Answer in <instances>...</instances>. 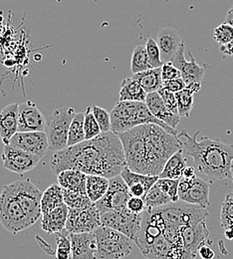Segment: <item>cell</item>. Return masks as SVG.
<instances>
[{
	"instance_id": "cell-29",
	"label": "cell",
	"mask_w": 233,
	"mask_h": 259,
	"mask_svg": "<svg viewBox=\"0 0 233 259\" xmlns=\"http://www.w3.org/2000/svg\"><path fill=\"white\" fill-rule=\"evenodd\" d=\"M148 93L133 77L124 79L122 82L119 100L132 102H146Z\"/></svg>"
},
{
	"instance_id": "cell-16",
	"label": "cell",
	"mask_w": 233,
	"mask_h": 259,
	"mask_svg": "<svg viewBox=\"0 0 233 259\" xmlns=\"http://www.w3.org/2000/svg\"><path fill=\"white\" fill-rule=\"evenodd\" d=\"M9 145L43 158L49 150L45 132H17L10 140Z\"/></svg>"
},
{
	"instance_id": "cell-4",
	"label": "cell",
	"mask_w": 233,
	"mask_h": 259,
	"mask_svg": "<svg viewBox=\"0 0 233 259\" xmlns=\"http://www.w3.org/2000/svg\"><path fill=\"white\" fill-rule=\"evenodd\" d=\"M111 121L112 131L116 134L133 129L141 125L156 124L169 134L178 135L176 129L171 128L165 122L156 118L148 108L146 102L119 101L111 111Z\"/></svg>"
},
{
	"instance_id": "cell-30",
	"label": "cell",
	"mask_w": 233,
	"mask_h": 259,
	"mask_svg": "<svg viewBox=\"0 0 233 259\" xmlns=\"http://www.w3.org/2000/svg\"><path fill=\"white\" fill-rule=\"evenodd\" d=\"M109 186L110 179L98 175H87L86 193L92 202L99 201L107 193Z\"/></svg>"
},
{
	"instance_id": "cell-1",
	"label": "cell",
	"mask_w": 233,
	"mask_h": 259,
	"mask_svg": "<svg viewBox=\"0 0 233 259\" xmlns=\"http://www.w3.org/2000/svg\"><path fill=\"white\" fill-rule=\"evenodd\" d=\"M49 165L55 175L72 168L112 179L121 175L127 162L119 135L111 131L54 153Z\"/></svg>"
},
{
	"instance_id": "cell-45",
	"label": "cell",
	"mask_w": 233,
	"mask_h": 259,
	"mask_svg": "<svg viewBox=\"0 0 233 259\" xmlns=\"http://www.w3.org/2000/svg\"><path fill=\"white\" fill-rule=\"evenodd\" d=\"M162 68V79L163 81L181 78V72L171 62L164 63Z\"/></svg>"
},
{
	"instance_id": "cell-15",
	"label": "cell",
	"mask_w": 233,
	"mask_h": 259,
	"mask_svg": "<svg viewBox=\"0 0 233 259\" xmlns=\"http://www.w3.org/2000/svg\"><path fill=\"white\" fill-rule=\"evenodd\" d=\"M41 159L42 158L38 156L12 147L9 144L4 145L1 155L3 166L6 169L19 175L32 170Z\"/></svg>"
},
{
	"instance_id": "cell-37",
	"label": "cell",
	"mask_w": 233,
	"mask_h": 259,
	"mask_svg": "<svg viewBox=\"0 0 233 259\" xmlns=\"http://www.w3.org/2000/svg\"><path fill=\"white\" fill-rule=\"evenodd\" d=\"M63 196L64 202L69 208H84L94 203L87 194L74 192L66 189H63Z\"/></svg>"
},
{
	"instance_id": "cell-23",
	"label": "cell",
	"mask_w": 233,
	"mask_h": 259,
	"mask_svg": "<svg viewBox=\"0 0 233 259\" xmlns=\"http://www.w3.org/2000/svg\"><path fill=\"white\" fill-rule=\"evenodd\" d=\"M18 107L19 104L12 103L0 112V139L4 145L9 144L11 138L18 132Z\"/></svg>"
},
{
	"instance_id": "cell-38",
	"label": "cell",
	"mask_w": 233,
	"mask_h": 259,
	"mask_svg": "<svg viewBox=\"0 0 233 259\" xmlns=\"http://www.w3.org/2000/svg\"><path fill=\"white\" fill-rule=\"evenodd\" d=\"M220 225L223 230L233 231V192L225 196L220 211Z\"/></svg>"
},
{
	"instance_id": "cell-40",
	"label": "cell",
	"mask_w": 233,
	"mask_h": 259,
	"mask_svg": "<svg viewBox=\"0 0 233 259\" xmlns=\"http://www.w3.org/2000/svg\"><path fill=\"white\" fill-rule=\"evenodd\" d=\"M146 49L151 68H161L164 65V62L162 60L161 50L158 45V42L152 37L149 38L146 43Z\"/></svg>"
},
{
	"instance_id": "cell-36",
	"label": "cell",
	"mask_w": 233,
	"mask_h": 259,
	"mask_svg": "<svg viewBox=\"0 0 233 259\" xmlns=\"http://www.w3.org/2000/svg\"><path fill=\"white\" fill-rule=\"evenodd\" d=\"M152 69L149 63V57L146 49V45H138L133 51L131 60V71L133 74L147 71Z\"/></svg>"
},
{
	"instance_id": "cell-10",
	"label": "cell",
	"mask_w": 233,
	"mask_h": 259,
	"mask_svg": "<svg viewBox=\"0 0 233 259\" xmlns=\"http://www.w3.org/2000/svg\"><path fill=\"white\" fill-rule=\"evenodd\" d=\"M7 187L18 200L33 226L42 217L41 198L43 193L29 180L15 181L7 185Z\"/></svg>"
},
{
	"instance_id": "cell-48",
	"label": "cell",
	"mask_w": 233,
	"mask_h": 259,
	"mask_svg": "<svg viewBox=\"0 0 233 259\" xmlns=\"http://www.w3.org/2000/svg\"><path fill=\"white\" fill-rule=\"evenodd\" d=\"M198 254L202 259H213L215 257V253H214L213 249L206 242L200 245Z\"/></svg>"
},
{
	"instance_id": "cell-28",
	"label": "cell",
	"mask_w": 233,
	"mask_h": 259,
	"mask_svg": "<svg viewBox=\"0 0 233 259\" xmlns=\"http://www.w3.org/2000/svg\"><path fill=\"white\" fill-rule=\"evenodd\" d=\"M185 167H187V160L183 156V149H180L168 159L162 172L159 175V178L179 180L182 177V174Z\"/></svg>"
},
{
	"instance_id": "cell-41",
	"label": "cell",
	"mask_w": 233,
	"mask_h": 259,
	"mask_svg": "<svg viewBox=\"0 0 233 259\" xmlns=\"http://www.w3.org/2000/svg\"><path fill=\"white\" fill-rule=\"evenodd\" d=\"M213 39L220 46L225 45L233 40V26L227 22L218 25L213 31Z\"/></svg>"
},
{
	"instance_id": "cell-26",
	"label": "cell",
	"mask_w": 233,
	"mask_h": 259,
	"mask_svg": "<svg viewBox=\"0 0 233 259\" xmlns=\"http://www.w3.org/2000/svg\"><path fill=\"white\" fill-rule=\"evenodd\" d=\"M57 181L63 189L87 194V175L81 170L72 168L64 169L57 175Z\"/></svg>"
},
{
	"instance_id": "cell-46",
	"label": "cell",
	"mask_w": 233,
	"mask_h": 259,
	"mask_svg": "<svg viewBox=\"0 0 233 259\" xmlns=\"http://www.w3.org/2000/svg\"><path fill=\"white\" fill-rule=\"evenodd\" d=\"M163 87H165L167 90L172 92V93H177V92L183 90L187 87V84L182 78H177V79L164 81Z\"/></svg>"
},
{
	"instance_id": "cell-13",
	"label": "cell",
	"mask_w": 233,
	"mask_h": 259,
	"mask_svg": "<svg viewBox=\"0 0 233 259\" xmlns=\"http://www.w3.org/2000/svg\"><path fill=\"white\" fill-rule=\"evenodd\" d=\"M101 226V213L96 203L84 208H69L66 229L70 233L94 232Z\"/></svg>"
},
{
	"instance_id": "cell-31",
	"label": "cell",
	"mask_w": 233,
	"mask_h": 259,
	"mask_svg": "<svg viewBox=\"0 0 233 259\" xmlns=\"http://www.w3.org/2000/svg\"><path fill=\"white\" fill-rule=\"evenodd\" d=\"M63 203H65L64 196H63V188L59 184H53L42 194V198H41L42 213L48 212Z\"/></svg>"
},
{
	"instance_id": "cell-25",
	"label": "cell",
	"mask_w": 233,
	"mask_h": 259,
	"mask_svg": "<svg viewBox=\"0 0 233 259\" xmlns=\"http://www.w3.org/2000/svg\"><path fill=\"white\" fill-rule=\"evenodd\" d=\"M69 207L65 203L55 207L48 212L42 213L41 228L49 234H55L64 230L66 228Z\"/></svg>"
},
{
	"instance_id": "cell-9",
	"label": "cell",
	"mask_w": 233,
	"mask_h": 259,
	"mask_svg": "<svg viewBox=\"0 0 233 259\" xmlns=\"http://www.w3.org/2000/svg\"><path fill=\"white\" fill-rule=\"evenodd\" d=\"M118 135L124 147L127 166L133 171L146 175L147 162L144 125L120 133Z\"/></svg>"
},
{
	"instance_id": "cell-14",
	"label": "cell",
	"mask_w": 233,
	"mask_h": 259,
	"mask_svg": "<svg viewBox=\"0 0 233 259\" xmlns=\"http://www.w3.org/2000/svg\"><path fill=\"white\" fill-rule=\"evenodd\" d=\"M209 187V182L200 179L198 176L194 179L181 177L178 184L179 200L206 209L210 205Z\"/></svg>"
},
{
	"instance_id": "cell-39",
	"label": "cell",
	"mask_w": 233,
	"mask_h": 259,
	"mask_svg": "<svg viewBox=\"0 0 233 259\" xmlns=\"http://www.w3.org/2000/svg\"><path fill=\"white\" fill-rule=\"evenodd\" d=\"M84 129L86 134V140H92L102 134L100 126L93 114V110L91 107H88L85 112Z\"/></svg>"
},
{
	"instance_id": "cell-5",
	"label": "cell",
	"mask_w": 233,
	"mask_h": 259,
	"mask_svg": "<svg viewBox=\"0 0 233 259\" xmlns=\"http://www.w3.org/2000/svg\"><path fill=\"white\" fill-rule=\"evenodd\" d=\"M98 245V258L122 259L131 254L133 240L124 233L101 226L95 231Z\"/></svg>"
},
{
	"instance_id": "cell-17",
	"label": "cell",
	"mask_w": 233,
	"mask_h": 259,
	"mask_svg": "<svg viewBox=\"0 0 233 259\" xmlns=\"http://www.w3.org/2000/svg\"><path fill=\"white\" fill-rule=\"evenodd\" d=\"M184 51L185 44L182 43V45L176 52L174 58L172 59L171 63L181 72V78L183 79L187 85L191 83H201L205 75V72L209 68V66L207 64L200 66L197 62L192 52H189L191 56V61H188L184 56Z\"/></svg>"
},
{
	"instance_id": "cell-53",
	"label": "cell",
	"mask_w": 233,
	"mask_h": 259,
	"mask_svg": "<svg viewBox=\"0 0 233 259\" xmlns=\"http://www.w3.org/2000/svg\"><path fill=\"white\" fill-rule=\"evenodd\" d=\"M224 235L228 240H232L233 239V231L232 230H224Z\"/></svg>"
},
{
	"instance_id": "cell-19",
	"label": "cell",
	"mask_w": 233,
	"mask_h": 259,
	"mask_svg": "<svg viewBox=\"0 0 233 259\" xmlns=\"http://www.w3.org/2000/svg\"><path fill=\"white\" fill-rule=\"evenodd\" d=\"M71 259H98V245L94 232L71 233Z\"/></svg>"
},
{
	"instance_id": "cell-49",
	"label": "cell",
	"mask_w": 233,
	"mask_h": 259,
	"mask_svg": "<svg viewBox=\"0 0 233 259\" xmlns=\"http://www.w3.org/2000/svg\"><path fill=\"white\" fill-rule=\"evenodd\" d=\"M220 52L223 55L226 56H232L233 57V40L225 45L220 46Z\"/></svg>"
},
{
	"instance_id": "cell-35",
	"label": "cell",
	"mask_w": 233,
	"mask_h": 259,
	"mask_svg": "<svg viewBox=\"0 0 233 259\" xmlns=\"http://www.w3.org/2000/svg\"><path fill=\"white\" fill-rule=\"evenodd\" d=\"M56 236V251L55 259H71L72 257V243L71 233L66 228L60 232L55 233Z\"/></svg>"
},
{
	"instance_id": "cell-3",
	"label": "cell",
	"mask_w": 233,
	"mask_h": 259,
	"mask_svg": "<svg viewBox=\"0 0 233 259\" xmlns=\"http://www.w3.org/2000/svg\"><path fill=\"white\" fill-rule=\"evenodd\" d=\"M147 171L146 175L159 176L168 159L180 149L183 144L178 136L169 134L156 124L144 125Z\"/></svg>"
},
{
	"instance_id": "cell-34",
	"label": "cell",
	"mask_w": 233,
	"mask_h": 259,
	"mask_svg": "<svg viewBox=\"0 0 233 259\" xmlns=\"http://www.w3.org/2000/svg\"><path fill=\"white\" fill-rule=\"evenodd\" d=\"M195 92L189 88H184L183 90L175 93L176 100H177V107H178V115L180 118H189L195 102Z\"/></svg>"
},
{
	"instance_id": "cell-12",
	"label": "cell",
	"mask_w": 233,
	"mask_h": 259,
	"mask_svg": "<svg viewBox=\"0 0 233 259\" xmlns=\"http://www.w3.org/2000/svg\"><path fill=\"white\" fill-rule=\"evenodd\" d=\"M133 196L129 187L124 179L120 176L110 179V186L106 194L96 202V206L101 214L112 211L120 210L127 206L129 199Z\"/></svg>"
},
{
	"instance_id": "cell-42",
	"label": "cell",
	"mask_w": 233,
	"mask_h": 259,
	"mask_svg": "<svg viewBox=\"0 0 233 259\" xmlns=\"http://www.w3.org/2000/svg\"><path fill=\"white\" fill-rule=\"evenodd\" d=\"M163 192L170 197L172 202H176L179 200L178 195V184L179 180H170V179H160L156 183Z\"/></svg>"
},
{
	"instance_id": "cell-27",
	"label": "cell",
	"mask_w": 233,
	"mask_h": 259,
	"mask_svg": "<svg viewBox=\"0 0 233 259\" xmlns=\"http://www.w3.org/2000/svg\"><path fill=\"white\" fill-rule=\"evenodd\" d=\"M132 77L141 84L148 94L158 92L163 87L164 81L162 79V68H152L144 72L133 74Z\"/></svg>"
},
{
	"instance_id": "cell-33",
	"label": "cell",
	"mask_w": 233,
	"mask_h": 259,
	"mask_svg": "<svg viewBox=\"0 0 233 259\" xmlns=\"http://www.w3.org/2000/svg\"><path fill=\"white\" fill-rule=\"evenodd\" d=\"M144 200L146 203V208H157L172 202L170 197L163 192L157 184H155L144 196Z\"/></svg>"
},
{
	"instance_id": "cell-52",
	"label": "cell",
	"mask_w": 233,
	"mask_h": 259,
	"mask_svg": "<svg viewBox=\"0 0 233 259\" xmlns=\"http://www.w3.org/2000/svg\"><path fill=\"white\" fill-rule=\"evenodd\" d=\"M225 22L231 24L233 26V6L227 11L226 16H225Z\"/></svg>"
},
{
	"instance_id": "cell-51",
	"label": "cell",
	"mask_w": 233,
	"mask_h": 259,
	"mask_svg": "<svg viewBox=\"0 0 233 259\" xmlns=\"http://www.w3.org/2000/svg\"><path fill=\"white\" fill-rule=\"evenodd\" d=\"M187 88L191 89L195 93H198V92H200V89H201V83H191V84L187 85Z\"/></svg>"
},
{
	"instance_id": "cell-44",
	"label": "cell",
	"mask_w": 233,
	"mask_h": 259,
	"mask_svg": "<svg viewBox=\"0 0 233 259\" xmlns=\"http://www.w3.org/2000/svg\"><path fill=\"white\" fill-rule=\"evenodd\" d=\"M158 93L160 94V96L163 99L164 103L166 104L167 109L172 112L173 114L178 115V107H177V100L175 93H172L170 91L167 90L165 87H162Z\"/></svg>"
},
{
	"instance_id": "cell-54",
	"label": "cell",
	"mask_w": 233,
	"mask_h": 259,
	"mask_svg": "<svg viewBox=\"0 0 233 259\" xmlns=\"http://www.w3.org/2000/svg\"><path fill=\"white\" fill-rule=\"evenodd\" d=\"M231 180H232V182H233V176H232V179H231Z\"/></svg>"
},
{
	"instance_id": "cell-7",
	"label": "cell",
	"mask_w": 233,
	"mask_h": 259,
	"mask_svg": "<svg viewBox=\"0 0 233 259\" xmlns=\"http://www.w3.org/2000/svg\"><path fill=\"white\" fill-rule=\"evenodd\" d=\"M157 209L163 217L165 224L173 227L197 225L202 221H206L208 217V211L205 208L181 200L169 202L166 205L157 207Z\"/></svg>"
},
{
	"instance_id": "cell-43",
	"label": "cell",
	"mask_w": 233,
	"mask_h": 259,
	"mask_svg": "<svg viewBox=\"0 0 233 259\" xmlns=\"http://www.w3.org/2000/svg\"><path fill=\"white\" fill-rule=\"evenodd\" d=\"M93 114L100 126L102 133H108L112 131V121H111V114L104 108L99 106H93L92 108Z\"/></svg>"
},
{
	"instance_id": "cell-2",
	"label": "cell",
	"mask_w": 233,
	"mask_h": 259,
	"mask_svg": "<svg viewBox=\"0 0 233 259\" xmlns=\"http://www.w3.org/2000/svg\"><path fill=\"white\" fill-rule=\"evenodd\" d=\"M200 132L191 136L187 130L177 136L183 144V151L195 161L196 168L212 182L232 179L233 144H225L220 140L201 137Z\"/></svg>"
},
{
	"instance_id": "cell-18",
	"label": "cell",
	"mask_w": 233,
	"mask_h": 259,
	"mask_svg": "<svg viewBox=\"0 0 233 259\" xmlns=\"http://www.w3.org/2000/svg\"><path fill=\"white\" fill-rule=\"evenodd\" d=\"M18 132H44L46 118L31 101L19 104Z\"/></svg>"
},
{
	"instance_id": "cell-21",
	"label": "cell",
	"mask_w": 233,
	"mask_h": 259,
	"mask_svg": "<svg viewBox=\"0 0 233 259\" xmlns=\"http://www.w3.org/2000/svg\"><path fill=\"white\" fill-rule=\"evenodd\" d=\"M121 177L124 179L125 183L129 187L130 192L133 194V196L143 198L159 180V176L138 174L133 171L128 166H126L122 170Z\"/></svg>"
},
{
	"instance_id": "cell-8",
	"label": "cell",
	"mask_w": 233,
	"mask_h": 259,
	"mask_svg": "<svg viewBox=\"0 0 233 259\" xmlns=\"http://www.w3.org/2000/svg\"><path fill=\"white\" fill-rule=\"evenodd\" d=\"M0 224L12 234H17L32 226L26 212L7 186L0 194Z\"/></svg>"
},
{
	"instance_id": "cell-22",
	"label": "cell",
	"mask_w": 233,
	"mask_h": 259,
	"mask_svg": "<svg viewBox=\"0 0 233 259\" xmlns=\"http://www.w3.org/2000/svg\"><path fill=\"white\" fill-rule=\"evenodd\" d=\"M182 43H184L183 40L181 39L178 31L174 28L166 27L159 31L158 45L160 47L162 60L164 63L172 61Z\"/></svg>"
},
{
	"instance_id": "cell-6",
	"label": "cell",
	"mask_w": 233,
	"mask_h": 259,
	"mask_svg": "<svg viewBox=\"0 0 233 259\" xmlns=\"http://www.w3.org/2000/svg\"><path fill=\"white\" fill-rule=\"evenodd\" d=\"M75 114L73 108L63 107L54 110L46 119L44 132L48 139L49 150L56 153L68 148L69 129Z\"/></svg>"
},
{
	"instance_id": "cell-11",
	"label": "cell",
	"mask_w": 233,
	"mask_h": 259,
	"mask_svg": "<svg viewBox=\"0 0 233 259\" xmlns=\"http://www.w3.org/2000/svg\"><path fill=\"white\" fill-rule=\"evenodd\" d=\"M143 213H134L127 206L120 210L107 211L101 214V223L104 227L114 228L128 237L133 242L137 238L142 227Z\"/></svg>"
},
{
	"instance_id": "cell-32",
	"label": "cell",
	"mask_w": 233,
	"mask_h": 259,
	"mask_svg": "<svg viewBox=\"0 0 233 259\" xmlns=\"http://www.w3.org/2000/svg\"><path fill=\"white\" fill-rule=\"evenodd\" d=\"M85 114L76 113L69 129L68 135V147L75 146L86 140V134L84 129Z\"/></svg>"
},
{
	"instance_id": "cell-50",
	"label": "cell",
	"mask_w": 233,
	"mask_h": 259,
	"mask_svg": "<svg viewBox=\"0 0 233 259\" xmlns=\"http://www.w3.org/2000/svg\"><path fill=\"white\" fill-rule=\"evenodd\" d=\"M182 177L185 179H194L195 177H197L196 168L194 166H187L185 169L183 170Z\"/></svg>"
},
{
	"instance_id": "cell-24",
	"label": "cell",
	"mask_w": 233,
	"mask_h": 259,
	"mask_svg": "<svg viewBox=\"0 0 233 259\" xmlns=\"http://www.w3.org/2000/svg\"><path fill=\"white\" fill-rule=\"evenodd\" d=\"M146 104L152 114L159 120L165 122L168 126L173 129H176L177 125L180 122V116L173 114L167 109L166 104L158 92H152L147 95Z\"/></svg>"
},
{
	"instance_id": "cell-47",
	"label": "cell",
	"mask_w": 233,
	"mask_h": 259,
	"mask_svg": "<svg viewBox=\"0 0 233 259\" xmlns=\"http://www.w3.org/2000/svg\"><path fill=\"white\" fill-rule=\"evenodd\" d=\"M127 207L134 213H143L146 209V203L143 197L132 196L127 203Z\"/></svg>"
},
{
	"instance_id": "cell-20",
	"label": "cell",
	"mask_w": 233,
	"mask_h": 259,
	"mask_svg": "<svg viewBox=\"0 0 233 259\" xmlns=\"http://www.w3.org/2000/svg\"><path fill=\"white\" fill-rule=\"evenodd\" d=\"M180 234L183 246L196 258L200 245L208 241L209 230L206 226V221H202L197 225L181 227Z\"/></svg>"
}]
</instances>
